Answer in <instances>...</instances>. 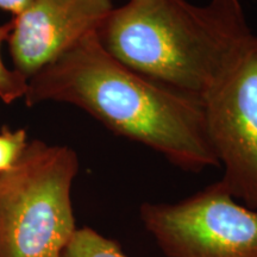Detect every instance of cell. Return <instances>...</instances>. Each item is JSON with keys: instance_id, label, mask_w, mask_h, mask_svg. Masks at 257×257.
I'll return each mask as SVG.
<instances>
[{"instance_id": "obj_3", "label": "cell", "mask_w": 257, "mask_h": 257, "mask_svg": "<svg viewBox=\"0 0 257 257\" xmlns=\"http://www.w3.org/2000/svg\"><path fill=\"white\" fill-rule=\"evenodd\" d=\"M72 148L29 141L0 174V257H61L76 226L72 188L79 173Z\"/></svg>"}, {"instance_id": "obj_5", "label": "cell", "mask_w": 257, "mask_h": 257, "mask_svg": "<svg viewBox=\"0 0 257 257\" xmlns=\"http://www.w3.org/2000/svg\"><path fill=\"white\" fill-rule=\"evenodd\" d=\"M208 138L232 197L257 210V36L204 102Z\"/></svg>"}, {"instance_id": "obj_10", "label": "cell", "mask_w": 257, "mask_h": 257, "mask_svg": "<svg viewBox=\"0 0 257 257\" xmlns=\"http://www.w3.org/2000/svg\"><path fill=\"white\" fill-rule=\"evenodd\" d=\"M32 0H0V9L6 12H10L14 17L21 15Z\"/></svg>"}, {"instance_id": "obj_1", "label": "cell", "mask_w": 257, "mask_h": 257, "mask_svg": "<svg viewBox=\"0 0 257 257\" xmlns=\"http://www.w3.org/2000/svg\"><path fill=\"white\" fill-rule=\"evenodd\" d=\"M24 100L28 106L48 101L76 106L182 170L219 167L204 106L125 66L105 49L96 32L29 79Z\"/></svg>"}, {"instance_id": "obj_6", "label": "cell", "mask_w": 257, "mask_h": 257, "mask_svg": "<svg viewBox=\"0 0 257 257\" xmlns=\"http://www.w3.org/2000/svg\"><path fill=\"white\" fill-rule=\"evenodd\" d=\"M112 0H32L11 19L8 37L14 69L30 79L99 28Z\"/></svg>"}, {"instance_id": "obj_2", "label": "cell", "mask_w": 257, "mask_h": 257, "mask_svg": "<svg viewBox=\"0 0 257 257\" xmlns=\"http://www.w3.org/2000/svg\"><path fill=\"white\" fill-rule=\"evenodd\" d=\"M96 35L125 66L201 105L255 37L240 0H128Z\"/></svg>"}, {"instance_id": "obj_7", "label": "cell", "mask_w": 257, "mask_h": 257, "mask_svg": "<svg viewBox=\"0 0 257 257\" xmlns=\"http://www.w3.org/2000/svg\"><path fill=\"white\" fill-rule=\"evenodd\" d=\"M61 257H128L120 244L92 227H78Z\"/></svg>"}, {"instance_id": "obj_4", "label": "cell", "mask_w": 257, "mask_h": 257, "mask_svg": "<svg viewBox=\"0 0 257 257\" xmlns=\"http://www.w3.org/2000/svg\"><path fill=\"white\" fill-rule=\"evenodd\" d=\"M140 218L166 257H257V210L220 180L176 202H143Z\"/></svg>"}, {"instance_id": "obj_9", "label": "cell", "mask_w": 257, "mask_h": 257, "mask_svg": "<svg viewBox=\"0 0 257 257\" xmlns=\"http://www.w3.org/2000/svg\"><path fill=\"white\" fill-rule=\"evenodd\" d=\"M28 144V134L24 128L4 127L0 131V174L18 162Z\"/></svg>"}, {"instance_id": "obj_8", "label": "cell", "mask_w": 257, "mask_h": 257, "mask_svg": "<svg viewBox=\"0 0 257 257\" xmlns=\"http://www.w3.org/2000/svg\"><path fill=\"white\" fill-rule=\"evenodd\" d=\"M11 28V21L0 25V100L8 105L18 99H24L29 86V79L16 69H10L3 60L2 47L3 43L8 41Z\"/></svg>"}]
</instances>
